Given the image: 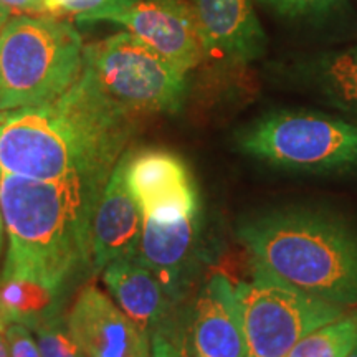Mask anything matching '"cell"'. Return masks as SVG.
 <instances>
[{"mask_svg":"<svg viewBox=\"0 0 357 357\" xmlns=\"http://www.w3.org/2000/svg\"><path fill=\"white\" fill-rule=\"evenodd\" d=\"M136 116L102 95L86 71L63 95L0 113V174L37 181H108Z\"/></svg>","mask_w":357,"mask_h":357,"instance_id":"cell-1","label":"cell"},{"mask_svg":"<svg viewBox=\"0 0 357 357\" xmlns=\"http://www.w3.org/2000/svg\"><path fill=\"white\" fill-rule=\"evenodd\" d=\"M105 184L0 174V208L7 235L0 281H26L58 298L70 281L91 270L89 227Z\"/></svg>","mask_w":357,"mask_h":357,"instance_id":"cell-2","label":"cell"},{"mask_svg":"<svg viewBox=\"0 0 357 357\" xmlns=\"http://www.w3.org/2000/svg\"><path fill=\"white\" fill-rule=\"evenodd\" d=\"M238 240L275 278L337 306L357 305V234L329 213L288 207L243 220Z\"/></svg>","mask_w":357,"mask_h":357,"instance_id":"cell-3","label":"cell"},{"mask_svg":"<svg viewBox=\"0 0 357 357\" xmlns=\"http://www.w3.org/2000/svg\"><path fill=\"white\" fill-rule=\"evenodd\" d=\"M84 43L70 22L12 15L0 32V113L52 101L83 71Z\"/></svg>","mask_w":357,"mask_h":357,"instance_id":"cell-4","label":"cell"},{"mask_svg":"<svg viewBox=\"0 0 357 357\" xmlns=\"http://www.w3.org/2000/svg\"><path fill=\"white\" fill-rule=\"evenodd\" d=\"M83 70L132 116L177 113L187 93L185 71L126 30L84 45Z\"/></svg>","mask_w":357,"mask_h":357,"instance_id":"cell-5","label":"cell"},{"mask_svg":"<svg viewBox=\"0 0 357 357\" xmlns=\"http://www.w3.org/2000/svg\"><path fill=\"white\" fill-rule=\"evenodd\" d=\"M238 149L276 167L336 171L357 167V126L307 111H275L236 136Z\"/></svg>","mask_w":357,"mask_h":357,"instance_id":"cell-6","label":"cell"},{"mask_svg":"<svg viewBox=\"0 0 357 357\" xmlns=\"http://www.w3.org/2000/svg\"><path fill=\"white\" fill-rule=\"evenodd\" d=\"M245 357H284L303 337L346 314L344 307L289 287L263 268L235 284Z\"/></svg>","mask_w":357,"mask_h":357,"instance_id":"cell-7","label":"cell"},{"mask_svg":"<svg viewBox=\"0 0 357 357\" xmlns=\"http://www.w3.org/2000/svg\"><path fill=\"white\" fill-rule=\"evenodd\" d=\"M77 22L121 25L185 73L205 58L194 8L185 0H132Z\"/></svg>","mask_w":357,"mask_h":357,"instance_id":"cell-8","label":"cell"},{"mask_svg":"<svg viewBox=\"0 0 357 357\" xmlns=\"http://www.w3.org/2000/svg\"><path fill=\"white\" fill-rule=\"evenodd\" d=\"M126 184L142 217L172 222L200 213L199 190L187 164L166 149L124 153Z\"/></svg>","mask_w":357,"mask_h":357,"instance_id":"cell-9","label":"cell"},{"mask_svg":"<svg viewBox=\"0 0 357 357\" xmlns=\"http://www.w3.org/2000/svg\"><path fill=\"white\" fill-rule=\"evenodd\" d=\"M65 321L86 357H151V337L95 284L78 293Z\"/></svg>","mask_w":357,"mask_h":357,"instance_id":"cell-10","label":"cell"},{"mask_svg":"<svg viewBox=\"0 0 357 357\" xmlns=\"http://www.w3.org/2000/svg\"><path fill=\"white\" fill-rule=\"evenodd\" d=\"M184 336L200 357H245L238 296L225 275H213L181 318Z\"/></svg>","mask_w":357,"mask_h":357,"instance_id":"cell-11","label":"cell"},{"mask_svg":"<svg viewBox=\"0 0 357 357\" xmlns=\"http://www.w3.org/2000/svg\"><path fill=\"white\" fill-rule=\"evenodd\" d=\"M142 231V212L126 184L124 154L98 195L89 227L91 270L101 273L108 263L134 257Z\"/></svg>","mask_w":357,"mask_h":357,"instance_id":"cell-12","label":"cell"},{"mask_svg":"<svg viewBox=\"0 0 357 357\" xmlns=\"http://www.w3.org/2000/svg\"><path fill=\"white\" fill-rule=\"evenodd\" d=\"M205 56L248 63L263 55L266 35L253 0H190Z\"/></svg>","mask_w":357,"mask_h":357,"instance_id":"cell-13","label":"cell"},{"mask_svg":"<svg viewBox=\"0 0 357 357\" xmlns=\"http://www.w3.org/2000/svg\"><path fill=\"white\" fill-rule=\"evenodd\" d=\"M199 215L181 217L172 222L142 217L141 238L134 257L158 276L172 301H177L185 288L199 240Z\"/></svg>","mask_w":357,"mask_h":357,"instance_id":"cell-14","label":"cell"},{"mask_svg":"<svg viewBox=\"0 0 357 357\" xmlns=\"http://www.w3.org/2000/svg\"><path fill=\"white\" fill-rule=\"evenodd\" d=\"M113 301L147 336H153L174 318L172 300L153 271L136 257L118 258L101 271Z\"/></svg>","mask_w":357,"mask_h":357,"instance_id":"cell-15","label":"cell"},{"mask_svg":"<svg viewBox=\"0 0 357 357\" xmlns=\"http://www.w3.org/2000/svg\"><path fill=\"white\" fill-rule=\"evenodd\" d=\"M307 79L326 101L357 116V45L321 56L307 68Z\"/></svg>","mask_w":357,"mask_h":357,"instance_id":"cell-16","label":"cell"},{"mask_svg":"<svg viewBox=\"0 0 357 357\" xmlns=\"http://www.w3.org/2000/svg\"><path fill=\"white\" fill-rule=\"evenodd\" d=\"M356 341L357 312H352L310 333L284 357H344Z\"/></svg>","mask_w":357,"mask_h":357,"instance_id":"cell-17","label":"cell"},{"mask_svg":"<svg viewBox=\"0 0 357 357\" xmlns=\"http://www.w3.org/2000/svg\"><path fill=\"white\" fill-rule=\"evenodd\" d=\"M42 357H86L71 336L61 314L40 321L32 329Z\"/></svg>","mask_w":357,"mask_h":357,"instance_id":"cell-18","label":"cell"},{"mask_svg":"<svg viewBox=\"0 0 357 357\" xmlns=\"http://www.w3.org/2000/svg\"><path fill=\"white\" fill-rule=\"evenodd\" d=\"M151 357H200L192 351L182 329L181 318H174L151 336Z\"/></svg>","mask_w":357,"mask_h":357,"instance_id":"cell-19","label":"cell"},{"mask_svg":"<svg viewBox=\"0 0 357 357\" xmlns=\"http://www.w3.org/2000/svg\"><path fill=\"white\" fill-rule=\"evenodd\" d=\"M275 13L288 19L318 17L331 12L342 0H258Z\"/></svg>","mask_w":357,"mask_h":357,"instance_id":"cell-20","label":"cell"},{"mask_svg":"<svg viewBox=\"0 0 357 357\" xmlns=\"http://www.w3.org/2000/svg\"><path fill=\"white\" fill-rule=\"evenodd\" d=\"M6 339L10 357H42L33 331L20 323L8 324L6 329Z\"/></svg>","mask_w":357,"mask_h":357,"instance_id":"cell-21","label":"cell"},{"mask_svg":"<svg viewBox=\"0 0 357 357\" xmlns=\"http://www.w3.org/2000/svg\"><path fill=\"white\" fill-rule=\"evenodd\" d=\"M0 6L10 8L15 13H38V15L48 13L43 0H0Z\"/></svg>","mask_w":357,"mask_h":357,"instance_id":"cell-22","label":"cell"},{"mask_svg":"<svg viewBox=\"0 0 357 357\" xmlns=\"http://www.w3.org/2000/svg\"><path fill=\"white\" fill-rule=\"evenodd\" d=\"M12 323L13 321H12L10 312H8L6 305H3L2 298H0V333H6L8 324H12Z\"/></svg>","mask_w":357,"mask_h":357,"instance_id":"cell-23","label":"cell"},{"mask_svg":"<svg viewBox=\"0 0 357 357\" xmlns=\"http://www.w3.org/2000/svg\"><path fill=\"white\" fill-rule=\"evenodd\" d=\"M12 10L10 8H7V7H2L0 6V32H2V29H3V25L7 24V20L10 19L12 17Z\"/></svg>","mask_w":357,"mask_h":357,"instance_id":"cell-24","label":"cell"},{"mask_svg":"<svg viewBox=\"0 0 357 357\" xmlns=\"http://www.w3.org/2000/svg\"><path fill=\"white\" fill-rule=\"evenodd\" d=\"M0 357H10V354H8V346H7L6 334H3V333H0Z\"/></svg>","mask_w":357,"mask_h":357,"instance_id":"cell-25","label":"cell"},{"mask_svg":"<svg viewBox=\"0 0 357 357\" xmlns=\"http://www.w3.org/2000/svg\"><path fill=\"white\" fill-rule=\"evenodd\" d=\"M3 234H6V223H3V215H2V208H0V253H2Z\"/></svg>","mask_w":357,"mask_h":357,"instance_id":"cell-26","label":"cell"},{"mask_svg":"<svg viewBox=\"0 0 357 357\" xmlns=\"http://www.w3.org/2000/svg\"><path fill=\"white\" fill-rule=\"evenodd\" d=\"M344 357H357V341H356V344L351 347V351L347 352V354H346Z\"/></svg>","mask_w":357,"mask_h":357,"instance_id":"cell-27","label":"cell"},{"mask_svg":"<svg viewBox=\"0 0 357 357\" xmlns=\"http://www.w3.org/2000/svg\"><path fill=\"white\" fill-rule=\"evenodd\" d=\"M43 2H45V0H43ZM45 6H47V3H45ZM47 10H48V8H47Z\"/></svg>","mask_w":357,"mask_h":357,"instance_id":"cell-28","label":"cell"}]
</instances>
